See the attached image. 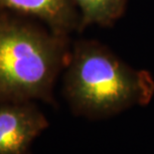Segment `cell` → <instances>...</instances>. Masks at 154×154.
Instances as JSON below:
<instances>
[{"mask_svg": "<svg viewBox=\"0 0 154 154\" xmlns=\"http://www.w3.org/2000/svg\"><path fill=\"white\" fill-rule=\"evenodd\" d=\"M63 91L72 111L88 119H104L154 96V80L93 40L78 41L65 68Z\"/></svg>", "mask_w": 154, "mask_h": 154, "instance_id": "6da1fadb", "label": "cell"}, {"mask_svg": "<svg viewBox=\"0 0 154 154\" xmlns=\"http://www.w3.org/2000/svg\"><path fill=\"white\" fill-rule=\"evenodd\" d=\"M69 37L0 8V103L43 100L70 57Z\"/></svg>", "mask_w": 154, "mask_h": 154, "instance_id": "7a4b0ae2", "label": "cell"}, {"mask_svg": "<svg viewBox=\"0 0 154 154\" xmlns=\"http://www.w3.org/2000/svg\"><path fill=\"white\" fill-rule=\"evenodd\" d=\"M49 122L33 101L0 103V154H31Z\"/></svg>", "mask_w": 154, "mask_h": 154, "instance_id": "3957f363", "label": "cell"}, {"mask_svg": "<svg viewBox=\"0 0 154 154\" xmlns=\"http://www.w3.org/2000/svg\"><path fill=\"white\" fill-rule=\"evenodd\" d=\"M0 8L37 19L59 35L80 32L81 15L75 0H0Z\"/></svg>", "mask_w": 154, "mask_h": 154, "instance_id": "277c9868", "label": "cell"}, {"mask_svg": "<svg viewBox=\"0 0 154 154\" xmlns=\"http://www.w3.org/2000/svg\"><path fill=\"white\" fill-rule=\"evenodd\" d=\"M81 15L80 32L88 26H112L125 12L127 0H75Z\"/></svg>", "mask_w": 154, "mask_h": 154, "instance_id": "5b68a950", "label": "cell"}]
</instances>
